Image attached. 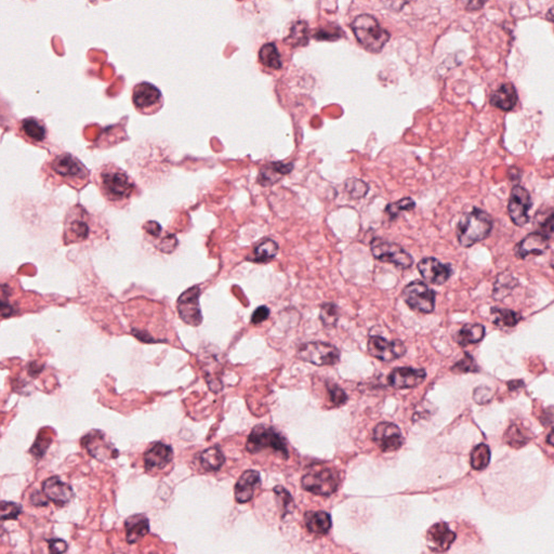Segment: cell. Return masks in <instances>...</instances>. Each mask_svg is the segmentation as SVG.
Listing matches in <instances>:
<instances>
[{
	"instance_id": "cell-1",
	"label": "cell",
	"mask_w": 554,
	"mask_h": 554,
	"mask_svg": "<svg viewBox=\"0 0 554 554\" xmlns=\"http://www.w3.org/2000/svg\"><path fill=\"white\" fill-rule=\"evenodd\" d=\"M39 176L46 187L55 191L62 185L82 191L90 182V170L77 157L67 152L57 153L46 159Z\"/></svg>"
},
{
	"instance_id": "cell-2",
	"label": "cell",
	"mask_w": 554,
	"mask_h": 554,
	"mask_svg": "<svg viewBox=\"0 0 554 554\" xmlns=\"http://www.w3.org/2000/svg\"><path fill=\"white\" fill-rule=\"evenodd\" d=\"M95 187L109 206L124 209L139 194V187L127 172L112 163L100 166L93 174Z\"/></svg>"
},
{
	"instance_id": "cell-3",
	"label": "cell",
	"mask_w": 554,
	"mask_h": 554,
	"mask_svg": "<svg viewBox=\"0 0 554 554\" xmlns=\"http://www.w3.org/2000/svg\"><path fill=\"white\" fill-rule=\"evenodd\" d=\"M358 44L371 53H379L388 44L391 34L371 15H360L351 23Z\"/></svg>"
},
{
	"instance_id": "cell-4",
	"label": "cell",
	"mask_w": 554,
	"mask_h": 554,
	"mask_svg": "<svg viewBox=\"0 0 554 554\" xmlns=\"http://www.w3.org/2000/svg\"><path fill=\"white\" fill-rule=\"evenodd\" d=\"M492 220L488 212L474 208L461 218L457 228V237L463 247H471L490 235Z\"/></svg>"
},
{
	"instance_id": "cell-5",
	"label": "cell",
	"mask_w": 554,
	"mask_h": 554,
	"mask_svg": "<svg viewBox=\"0 0 554 554\" xmlns=\"http://www.w3.org/2000/svg\"><path fill=\"white\" fill-rule=\"evenodd\" d=\"M268 448L279 452L284 458H288L287 443L281 433L268 425H256L249 434L246 450L251 454H257Z\"/></svg>"
},
{
	"instance_id": "cell-6",
	"label": "cell",
	"mask_w": 554,
	"mask_h": 554,
	"mask_svg": "<svg viewBox=\"0 0 554 554\" xmlns=\"http://www.w3.org/2000/svg\"><path fill=\"white\" fill-rule=\"evenodd\" d=\"M131 101L134 110L145 116L157 114L165 104L162 91L147 82H139L132 88Z\"/></svg>"
},
{
	"instance_id": "cell-7",
	"label": "cell",
	"mask_w": 554,
	"mask_h": 554,
	"mask_svg": "<svg viewBox=\"0 0 554 554\" xmlns=\"http://www.w3.org/2000/svg\"><path fill=\"white\" fill-rule=\"evenodd\" d=\"M93 216L82 205H75L68 209L64 221L65 241L75 243L89 237Z\"/></svg>"
},
{
	"instance_id": "cell-8",
	"label": "cell",
	"mask_w": 554,
	"mask_h": 554,
	"mask_svg": "<svg viewBox=\"0 0 554 554\" xmlns=\"http://www.w3.org/2000/svg\"><path fill=\"white\" fill-rule=\"evenodd\" d=\"M302 486L308 492L329 496L338 488V477L331 468L313 465L302 477Z\"/></svg>"
},
{
	"instance_id": "cell-9",
	"label": "cell",
	"mask_w": 554,
	"mask_h": 554,
	"mask_svg": "<svg viewBox=\"0 0 554 554\" xmlns=\"http://www.w3.org/2000/svg\"><path fill=\"white\" fill-rule=\"evenodd\" d=\"M297 358L316 366H331L340 360V351L331 343L306 342L299 347Z\"/></svg>"
},
{
	"instance_id": "cell-10",
	"label": "cell",
	"mask_w": 554,
	"mask_h": 554,
	"mask_svg": "<svg viewBox=\"0 0 554 554\" xmlns=\"http://www.w3.org/2000/svg\"><path fill=\"white\" fill-rule=\"evenodd\" d=\"M15 134L33 147L46 149L49 147V129L43 120L30 116L19 120L15 124Z\"/></svg>"
},
{
	"instance_id": "cell-11",
	"label": "cell",
	"mask_w": 554,
	"mask_h": 554,
	"mask_svg": "<svg viewBox=\"0 0 554 554\" xmlns=\"http://www.w3.org/2000/svg\"><path fill=\"white\" fill-rule=\"evenodd\" d=\"M371 254L379 261L396 264L400 268H409L414 264L413 257L400 245L382 239H373L371 243Z\"/></svg>"
},
{
	"instance_id": "cell-12",
	"label": "cell",
	"mask_w": 554,
	"mask_h": 554,
	"mask_svg": "<svg viewBox=\"0 0 554 554\" xmlns=\"http://www.w3.org/2000/svg\"><path fill=\"white\" fill-rule=\"evenodd\" d=\"M435 291L421 281L408 284L403 290V299L410 308L421 313H431L435 306Z\"/></svg>"
},
{
	"instance_id": "cell-13",
	"label": "cell",
	"mask_w": 554,
	"mask_h": 554,
	"mask_svg": "<svg viewBox=\"0 0 554 554\" xmlns=\"http://www.w3.org/2000/svg\"><path fill=\"white\" fill-rule=\"evenodd\" d=\"M533 206L530 192L521 185L512 189L508 203V212L512 222L517 226H524L530 220V208Z\"/></svg>"
},
{
	"instance_id": "cell-14",
	"label": "cell",
	"mask_w": 554,
	"mask_h": 554,
	"mask_svg": "<svg viewBox=\"0 0 554 554\" xmlns=\"http://www.w3.org/2000/svg\"><path fill=\"white\" fill-rule=\"evenodd\" d=\"M199 295L201 289L198 286H194L187 289L180 296L178 300V312L184 323L192 326L201 325L203 316L199 306Z\"/></svg>"
},
{
	"instance_id": "cell-15",
	"label": "cell",
	"mask_w": 554,
	"mask_h": 554,
	"mask_svg": "<svg viewBox=\"0 0 554 554\" xmlns=\"http://www.w3.org/2000/svg\"><path fill=\"white\" fill-rule=\"evenodd\" d=\"M368 353L382 362H391L402 358L406 353V347L402 341H388L387 339L373 335L367 343Z\"/></svg>"
},
{
	"instance_id": "cell-16",
	"label": "cell",
	"mask_w": 554,
	"mask_h": 554,
	"mask_svg": "<svg viewBox=\"0 0 554 554\" xmlns=\"http://www.w3.org/2000/svg\"><path fill=\"white\" fill-rule=\"evenodd\" d=\"M373 440L378 447L385 452H396L404 444L400 427L391 423H380L376 425Z\"/></svg>"
},
{
	"instance_id": "cell-17",
	"label": "cell",
	"mask_w": 554,
	"mask_h": 554,
	"mask_svg": "<svg viewBox=\"0 0 554 554\" xmlns=\"http://www.w3.org/2000/svg\"><path fill=\"white\" fill-rule=\"evenodd\" d=\"M418 271L425 281L434 285L446 283L452 274L450 264H443L435 258H425L418 264Z\"/></svg>"
},
{
	"instance_id": "cell-18",
	"label": "cell",
	"mask_w": 554,
	"mask_h": 554,
	"mask_svg": "<svg viewBox=\"0 0 554 554\" xmlns=\"http://www.w3.org/2000/svg\"><path fill=\"white\" fill-rule=\"evenodd\" d=\"M427 377L425 369H414L410 367L396 368L390 373L388 382L396 389L415 388L421 385Z\"/></svg>"
},
{
	"instance_id": "cell-19",
	"label": "cell",
	"mask_w": 554,
	"mask_h": 554,
	"mask_svg": "<svg viewBox=\"0 0 554 554\" xmlns=\"http://www.w3.org/2000/svg\"><path fill=\"white\" fill-rule=\"evenodd\" d=\"M427 536L431 549L438 553L447 551L452 542L456 540L455 532H452L450 525L445 522L433 525L430 530H427Z\"/></svg>"
},
{
	"instance_id": "cell-20",
	"label": "cell",
	"mask_w": 554,
	"mask_h": 554,
	"mask_svg": "<svg viewBox=\"0 0 554 554\" xmlns=\"http://www.w3.org/2000/svg\"><path fill=\"white\" fill-rule=\"evenodd\" d=\"M43 492L46 497L59 506L67 505L74 497L72 486L57 477H51L44 481Z\"/></svg>"
},
{
	"instance_id": "cell-21",
	"label": "cell",
	"mask_w": 554,
	"mask_h": 554,
	"mask_svg": "<svg viewBox=\"0 0 554 554\" xmlns=\"http://www.w3.org/2000/svg\"><path fill=\"white\" fill-rule=\"evenodd\" d=\"M82 445L85 446L86 450L92 457L97 458L101 461L107 458L116 457L113 455V452L118 455V452L105 442L104 434L100 431H92L89 434L86 435L85 438H82Z\"/></svg>"
},
{
	"instance_id": "cell-22",
	"label": "cell",
	"mask_w": 554,
	"mask_h": 554,
	"mask_svg": "<svg viewBox=\"0 0 554 554\" xmlns=\"http://www.w3.org/2000/svg\"><path fill=\"white\" fill-rule=\"evenodd\" d=\"M174 458V450L169 445L156 443L145 454V469L163 470L169 465Z\"/></svg>"
},
{
	"instance_id": "cell-23",
	"label": "cell",
	"mask_w": 554,
	"mask_h": 554,
	"mask_svg": "<svg viewBox=\"0 0 554 554\" xmlns=\"http://www.w3.org/2000/svg\"><path fill=\"white\" fill-rule=\"evenodd\" d=\"M260 485V474L254 470L243 473L235 485V499L239 504L250 501L254 498L256 488Z\"/></svg>"
},
{
	"instance_id": "cell-24",
	"label": "cell",
	"mask_w": 554,
	"mask_h": 554,
	"mask_svg": "<svg viewBox=\"0 0 554 554\" xmlns=\"http://www.w3.org/2000/svg\"><path fill=\"white\" fill-rule=\"evenodd\" d=\"M549 247V239L542 234L535 233L527 235L522 241H519L515 248V255L519 258H526L530 255H542Z\"/></svg>"
},
{
	"instance_id": "cell-25",
	"label": "cell",
	"mask_w": 554,
	"mask_h": 554,
	"mask_svg": "<svg viewBox=\"0 0 554 554\" xmlns=\"http://www.w3.org/2000/svg\"><path fill=\"white\" fill-rule=\"evenodd\" d=\"M293 170V164H284V163H270L264 165L259 172L258 182L262 187H271L277 183L281 178L290 174Z\"/></svg>"
},
{
	"instance_id": "cell-26",
	"label": "cell",
	"mask_w": 554,
	"mask_h": 554,
	"mask_svg": "<svg viewBox=\"0 0 554 554\" xmlns=\"http://www.w3.org/2000/svg\"><path fill=\"white\" fill-rule=\"evenodd\" d=\"M126 539L129 544H137L149 533V519L143 515H134L124 522Z\"/></svg>"
},
{
	"instance_id": "cell-27",
	"label": "cell",
	"mask_w": 554,
	"mask_h": 554,
	"mask_svg": "<svg viewBox=\"0 0 554 554\" xmlns=\"http://www.w3.org/2000/svg\"><path fill=\"white\" fill-rule=\"evenodd\" d=\"M517 92L512 84H504L490 97V104L505 112L513 110L517 107Z\"/></svg>"
},
{
	"instance_id": "cell-28",
	"label": "cell",
	"mask_w": 554,
	"mask_h": 554,
	"mask_svg": "<svg viewBox=\"0 0 554 554\" xmlns=\"http://www.w3.org/2000/svg\"><path fill=\"white\" fill-rule=\"evenodd\" d=\"M306 523L310 532L325 535L331 527V517L324 511H310L306 515Z\"/></svg>"
},
{
	"instance_id": "cell-29",
	"label": "cell",
	"mask_w": 554,
	"mask_h": 554,
	"mask_svg": "<svg viewBox=\"0 0 554 554\" xmlns=\"http://www.w3.org/2000/svg\"><path fill=\"white\" fill-rule=\"evenodd\" d=\"M201 468L208 472H214L221 469L225 463V457L219 447H210L204 450L199 456Z\"/></svg>"
},
{
	"instance_id": "cell-30",
	"label": "cell",
	"mask_w": 554,
	"mask_h": 554,
	"mask_svg": "<svg viewBox=\"0 0 554 554\" xmlns=\"http://www.w3.org/2000/svg\"><path fill=\"white\" fill-rule=\"evenodd\" d=\"M259 60L264 66L272 68V70H281L283 66L279 49L274 43H268L262 46L261 49L259 51Z\"/></svg>"
},
{
	"instance_id": "cell-31",
	"label": "cell",
	"mask_w": 554,
	"mask_h": 554,
	"mask_svg": "<svg viewBox=\"0 0 554 554\" xmlns=\"http://www.w3.org/2000/svg\"><path fill=\"white\" fill-rule=\"evenodd\" d=\"M277 252H279V244L273 239H264L255 248L254 257L249 258V260L257 264H264L275 258Z\"/></svg>"
},
{
	"instance_id": "cell-32",
	"label": "cell",
	"mask_w": 554,
	"mask_h": 554,
	"mask_svg": "<svg viewBox=\"0 0 554 554\" xmlns=\"http://www.w3.org/2000/svg\"><path fill=\"white\" fill-rule=\"evenodd\" d=\"M485 329L481 324H471L463 326L457 335V341L461 346H467L469 343L480 342L484 338Z\"/></svg>"
},
{
	"instance_id": "cell-33",
	"label": "cell",
	"mask_w": 554,
	"mask_h": 554,
	"mask_svg": "<svg viewBox=\"0 0 554 554\" xmlns=\"http://www.w3.org/2000/svg\"><path fill=\"white\" fill-rule=\"evenodd\" d=\"M490 461V450L486 444H480L473 448L470 457L471 467L477 471L484 470Z\"/></svg>"
},
{
	"instance_id": "cell-34",
	"label": "cell",
	"mask_w": 554,
	"mask_h": 554,
	"mask_svg": "<svg viewBox=\"0 0 554 554\" xmlns=\"http://www.w3.org/2000/svg\"><path fill=\"white\" fill-rule=\"evenodd\" d=\"M286 43L288 45L297 47V46H306L308 43V25L304 21H298L293 24L291 28L290 34L286 38Z\"/></svg>"
},
{
	"instance_id": "cell-35",
	"label": "cell",
	"mask_w": 554,
	"mask_h": 554,
	"mask_svg": "<svg viewBox=\"0 0 554 554\" xmlns=\"http://www.w3.org/2000/svg\"><path fill=\"white\" fill-rule=\"evenodd\" d=\"M490 313L494 316L495 324L498 326H515L521 321V315L515 313V311L505 310V308H492Z\"/></svg>"
},
{
	"instance_id": "cell-36",
	"label": "cell",
	"mask_w": 554,
	"mask_h": 554,
	"mask_svg": "<svg viewBox=\"0 0 554 554\" xmlns=\"http://www.w3.org/2000/svg\"><path fill=\"white\" fill-rule=\"evenodd\" d=\"M506 441L512 447H523L530 441V436L519 425H511L506 433Z\"/></svg>"
},
{
	"instance_id": "cell-37",
	"label": "cell",
	"mask_w": 554,
	"mask_h": 554,
	"mask_svg": "<svg viewBox=\"0 0 554 554\" xmlns=\"http://www.w3.org/2000/svg\"><path fill=\"white\" fill-rule=\"evenodd\" d=\"M339 308L333 304H325L322 306L320 320L325 327H335L338 322Z\"/></svg>"
},
{
	"instance_id": "cell-38",
	"label": "cell",
	"mask_w": 554,
	"mask_h": 554,
	"mask_svg": "<svg viewBox=\"0 0 554 554\" xmlns=\"http://www.w3.org/2000/svg\"><path fill=\"white\" fill-rule=\"evenodd\" d=\"M344 187H346L347 193L350 195L351 198L353 199L363 198L367 195L368 190H369L367 183L362 181V180L356 179V178L347 180Z\"/></svg>"
},
{
	"instance_id": "cell-39",
	"label": "cell",
	"mask_w": 554,
	"mask_h": 554,
	"mask_svg": "<svg viewBox=\"0 0 554 554\" xmlns=\"http://www.w3.org/2000/svg\"><path fill=\"white\" fill-rule=\"evenodd\" d=\"M544 237L550 239L554 234V208L547 210L544 216L538 214V231Z\"/></svg>"
},
{
	"instance_id": "cell-40",
	"label": "cell",
	"mask_w": 554,
	"mask_h": 554,
	"mask_svg": "<svg viewBox=\"0 0 554 554\" xmlns=\"http://www.w3.org/2000/svg\"><path fill=\"white\" fill-rule=\"evenodd\" d=\"M415 207V201H414L413 198H410V197H406V198L400 199V201H396V203L389 204L387 208H385V212H387V214H389L392 219H396V216H398L400 212H409V210H413Z\"/></svg>"
},
{
	"instance_id": "cell-41",
	"label": "cell",
	"mask_w": 554,
	"mask_h": 554,
	"mask_svg": "<svg viewBox=\"0 0 554 554\" xmlns=\"http://www.w3.org/2000/svg\"><path fill=\"white\" fill-rule=\"evenodd\" d=\"M22 513V506L12 501H1L0 505V517L3 521L18 519Z\"/></svg>"
},
{
	"instance_id": "cell-42",
	"label": "cell",
	"mask_w": 554,
	"mask_h": 554,
	"mask_svg": "<svg viewBox=\"0 0 554 554\" xmlns=\"http://www.w3.org/2000/svg\"><path fill=\"white\" fill-rule=\"evenodd\" d=\"M343 30L339 28L338 26H333V28H324L314 34L313 38L317 40H338L339 38L342 37Z\"/></svg>"
},
{
	"instance_id": "cell-43",
	"label": "cell",
	"mask_w": 554,
	"mask_h": 554,
	"mask_svg": "<svg viewBox=\"0 0 554 554\" xmlns=\"http://www.w3.org/2000/svg\"><path fill=\"white\" fill-rule=\"evenodd\" d=\"M452 371L456 373H471L477 371V365L474 362V358L469 354H465L463 360H460L456 365L452 366Z\"/></svg>"
},
{
	"instance_id": "cell-44",
	"label": "cell",
	"mask_w": 554,
	"mask_h": 554,
	"mask_svg": "<svg viewBox=\"0 0 554 554\" xmlns=\"http://www.w3.org/2000/svg\"><path fill=\"white\" fill-rule=\"evenodd\" d=\"M329 396H331V403L333 406H341L346 404L348 400V396L344 390L339 388L338 385H333L329 388Z\"/></svg>"
},
{
	"instance_id": "cell-45",
	"label": "cell",
	"mask_w": 554,
	"mask_h": 554,
	"mask_svg": "<svg viewBox=\"0 0 554 554\" xmlns=\"http://www.w3.org/2000/svg\"><path fill=\"white\" fill-rule=\"evenodd\" d=\"M268 316H270V308L266 306H259L252 313V316H251V323L254 324V325H259L262 322L266 321Z\"/></svg>"
},
{
	"instance_id": "cell-46",
	"label": "cell",
	"mask_w": 554,
	"mask_h": 554,
	"mask_svg": "<svg viewBox=\"0 0 554 554\" xmlns=\"http://www.w3.org/2000/svg\"><path fill=\"white\" fill-rule=\"evenodd\" d=\"M492 391H490V389L477 388L475 389L473 398H474L477 404H485V403L490 402V400H492Z\"/></svg>"
},
{
	"instance_id": "cell-47",
	"label": "cell",
	"mask_w": 554,
	"mask_h": 554,
	"mask_svg": "<svg viewBox=\"0 0 554 554\" xmlns=\"http://www.w3.org/2000/svg\"><path fill=\"white\" fill-rule=\"evenodd\" d=\"M49 544V553L50 554H63L66 552L67 544L62 539H50L48 540Z\"/></svg>"
},
{
	"instance_id": "cell-48",
	"label": "cell",
	"mask_w": 554,
	"mask_h": 554,
	"mask_svg": "<svg viewBox=\"0 0 554 554\" xmlns=\"http://www.w3.org/2000/svg\"><path fill=\"white\" fill-rule=\"evenodd\" d=\"M45 440H41V438H38L37 441H36L35 444L33 446L32 450H30V452H32L33 455L35 456L37 458H41L46 454V450L47 448L49 447L50 442L45 443Z\"/></svg>"
},
{
	"instance_id": "cell-49",
	"label": "cell",
	"mask_w": 554,
	"mask_h": 554,
	"mask_svg": "<svg viewBox=\"0 0 554 554\" xmlns=\"http://www.w3.org/2000/svg\"><path fill=\"white\" fill-rule=\"evenodd\" d=\"M177 239H176L174 235H168L166 239H163L162 244L159 246V249H160L163 252L170 254L172 250H174L176 246H177Z\"/></svg>"
},
{
	"instance_id": "cell-50",
	"label": "cell",
	"mask_w": 554,
	"mask_h": 554,
	"mask_svg": "<svg viewBox=\"0 0 554 554\" xmlns=\"http://www.w3.org/2000/svg\"><path fill=\"white\" fill-rule=\"evenodd\" d=\"M143 229H145V231L147 232V234L154 237H159L163 231L162 226L159 225V223L155 221H147V223L143 225Z\"/></svg>"
},
{
	"instance_id": "cell-51",
	"label": "cell",
	"mask_w": 554,
	"mask_h": 554,
	"mask_svg": "<svg viewBox=\"0 0 554 554\" xmlns=\"http://www.w3.org/2000/svg\"><path fill=\"white\" fill-rule=\"evenodd\" d=\"M30 502H32L33 506H36V507H44V506H48L47 500H46L45 497H44V495L40 494V492H37V490H35V492L30 495Z\"/></svg>"
},
{
	"instance_id": "cell-52",
	"label": "cell",
	"mask_w": 554,
	"mask_h": 554,
	"mask_svg": "<svg viewBox=\"0 0 554 554\" xmlns=\"http://www.w3.org/2000/svg\"><path fill=\"white\" fill-rule=\"evenodd\" d=\"M546 19L550 22L554 23V6H552L548 12L546 13Z\"/></svg>"
},
{
	"instance_id": "cell-53",
	"label": "cell",
	"mask_w": 554,
	"mask_h": 554,
	"mask_svg": "<svg viewBox=\"0 0 554 554\" xmlns=\"http://www.w3.org/2000/svg\"><path fill=\"white\" fill-rule=\"evenodd\" d=\"M547 443L548 445L554 447V430L552 432L549 433V435L547 436Z\"/></svg>"
},
{
	"instance_id": "cell-54",
	"label": "cell",
	"mask_w": 554,
	"mask_h": 554,
	"mask_svg": "<svg viewBox=\"0 0 554 554\" xmlns=\"http://www.w3.org/2000/svg\"><path fill=\"white\" fill-rule=\"evenodd\" d=\"M553 268H554V266H553Z\"/></svg>"
}]
</instances>
